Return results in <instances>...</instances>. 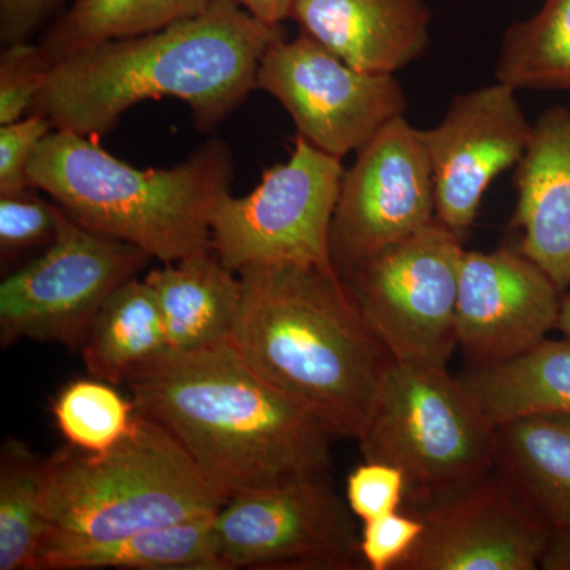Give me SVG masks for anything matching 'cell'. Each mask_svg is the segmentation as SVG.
Here are the masks:
<instances>
[{
	"instance_id": "12",
	"label": "cell",
	"mask_w": 570,
	"mask_h": 570,
	"mask_svg": "<svg viewBox=\"0 0 570 570\" xmlns=\"http://www.w3.org/2000/svg\"><path fill=\"white\" fill-rule=\"evenodd\" d=\"M436 220V190L423 130L393 119L356 153L333 216L332 261L346 277Z\"/></svg>"
},
{
	"instance_id": "35",
	"label": "cell",
	"mask_w": 570,
	"mask_h": 570,
	"mask_svg": "<svg viewBox=\"0 0 570 570\" xmlns=\"http://www.w3.org/2000/svg\"><path fill=\"white\" fill-rule=\"evenodd\" d=\"M557 330L562 336L569 337L570 340V288L566 294H562L560 318H558Z\"/></svg>"
},
{
	"instance_id": "22",
	"label": "cell",
	"mask_w": 570,
	"mask_h": 570,
	"mask_svg": "<svg viewBox=\"0 0 570 570\" xmlns=\"http://www.w3.org/2000/svg\"><path fill=\"white\" fill-rule=\"evenodd\" d=\"M170 351L153 288L137 277L116 288L94 317L80 347L92 377L126 384L135 371Z\"/></svg>"
},
{
	"instance_id": "10",
	"label": "cell",
	"mask_w": 570,
	"mask_h": 570,
	"mask_svg": "<svg viewBox=\"0 0 570 570\" xmlns=\"http://www.w3.org/2000/svg\"><path fill=\"white\" fill-rule=\"evenodd\" d=\"M354 519L322 474L227 499L212 532L227 570H352L363 562Z\"/></svg>"
},
{
	"instance_id": "34",
	"label": "cell",
	"mask_w": 570,
	"mask_h": 570,
	"mask_svg": "<svg viewBox=\"0 0 570 570\" xmlns=\"http://www.w3.org/2000/svg\"><path fill=\"white\" fill-rule=\"evenodd\" d=\"M257 20L279 26L291 20L292 0H235Z\"/></svg>"
},
{
	"instance_id": "1",
	"label": "cell",
	"mask_w": 570,
	"mask_h": 570,
	"mask_svg": "<svg viewBox=\"0 0 570 570\" xmlns=\"http://www.w3.org/2000/svg\"><path fill=\"white\" fill-rule=\"evenodd\" d=\"M126 385L137 411L160 423L225 499L330 474L336 434L258 376L232 340L167 351Z\"/></svg>"
},
{
	"instance_id": "16",
	"label": "cell",
	"mask_w": 570,
	"mask_h": 570,
	"mask_svg": "<svg viewBox=\"0 0 570 570\" xmlns=\"http://www.w3.org/2000/svg\"><path fill=\"white\" fill-rule=\"evenodd\" d=\"M291 20L367 73L395 75L430 48L425 0H292Z\"/></svg>"
},
{
	"instance_id": "17",
	"label": "cell",
	"mask_w": 570,
	"mask_h": 570,
	"mask_svg": "<svg viewBox=\"0 0 570 570\" xmlns=\"http://www.w3.org/2000/svg\"><path fill=\"white\" fill-rule=\"evenodd\" d=\"M513 224L520 250L558 285L570 288V110L550 108L532 126L517 165Z\"/></svg>"
},
{
	"instance_id": "5",
	"label": "cell",
	"mask_w": 570,
	"mask_h": 570,
	"mask_svg": "<svg viewBox=\"0 0 570 570\" xmlns=\"http://www.w3.org/2000/svg\"><path fill=\"white\" fill-rule=\"evenodd\" d=\"M227 501L178 441L137 411L129 433L104 453L75 448L45 460L43 512L75 538H122L213 515Z\"/></svg>"
},
{
	"instance_id": "28",
	"label": "cell",
	"mask_w": 570,
	"mask_h": 570,
	"mask_svg": "<svg viewBox=\"0 0 570 570\" xmlns=\"http://www.w3.org/2000/svg\"><path fill=\"white\" fill-rule=\"evenodd\" d=\"M31 189L0 194V253L13 257L32 247H48L58 232V205L48 204Z\"/></svg>"
},
{
	"instance_id": "32",
	"label": "cell",
	"mask_w": 570,
	"mask_h": 570,
	"mask_svg": "<svg viewBox=\"0 0 570 570\" xmlns=\"http://www.w3.org/2000/svg\"><path fill=\"white\" fill-rule=\"evenodd\" d=\"M66 0H0V41L7 45L31 41L63 11Z\"/></svg>"
},
{
	"instance_id": "8",
	"label": "cell",
	"mask_w": 570,
	"mask_h": 570,
	"mask_svg": "<svg viewBox=\"0 0 570 570\" xmlns=\"http://www.w3.org/2000/svg\"><path fill=\"white\" fill-rule=\"evenodd\" d=\"M463 236L434 220L344 277L371 332L393 362L448 366L459 347Z\"/></svg>"
},
{
	"instance_id": "9",
	"label": "cell",
	"mask_w": 570,
	"mask_h": 570,
	"mask_svg": "<svg viewBox=\"0 0 570 570\" xmlns=\"http://www.w3.org/2000/svg\"><path fill=\"white\" fill-rule=\"evenodd\" d=\"M151 258L140 247L81 227L58 206L55 242L0 284V344L32 340L80 348L108 296Z\"/></svg>"
},
{
	"instance_id": "15",
	"label": "cell",
	"mask_w": 570,
	"mask_h": 570,
	"mask_svg": "<svg viewBox=\"0 0 570 570\" xmlns=\"http://www.w3.org/2000/svg\"><path fill=\"white\" fill-rule=\"evenodd\" d=\"M562 294L520 249L466 250L456 299L459 346L474 366L524 354L557 328Z\"/></svg>"
},
{
	"instance_id": "6",
	"label": "cell",
	"mask_w": 570,
	"mask_h": 570,
	"mask_svg": "<svg viewBox=\"0 0 570 570\" xmlns=\"http://www.w3.org/2000/svg\"><path fill=\"white\" fill-rule=\"evenodd\" d=\"M497 428L448 366L392 362L356 441L363 460L403 471L420 510L489 478Z\"/></svg>"
},
{
	"instance_id": "33",
	"label": "cell",
	"mask_w": 570,
	"mask_h": 570,
	"mask_svg": "<svg viewBox=\"0 0 570 570\" xmlns=\"http://www.w3.org/2000/svg\"><path fill=\"white\" fill-rule=\"evenodd\" d=\"M539 569L570 570V527L551 532Z\"/></svg>"
},
{
	"instance_id": "2",
	"label": "cell",
	"mask_w": 570,
	"mask_h": 570,
	"mask_svg": "<svg viewBox=\"0 0 570 570\" xmlns=\"http://www.w3.org/2000/svg\"><path fill=\"white\" fill-rule=\"evenodd\" d=\"M287 37L235 0H214L163 31L108 40L56 63L31 112L58 130L99 137L145 100L189 105L198 132H212L257 89L265 51Z\"/></svg>"
},
{
	"instance_id": "18",
	"label": "cell",
	"mask_w": 570,
	"mask_h": 570,
	"mask_svg": "<svg viewBox=\"0 0 570 570\" xmlns=\"http://www.w3.org/2000/svg\"><path fill=\"white\" fill-rule=\"evenodd\" d=\"M213 517L105 540L51 530L36 570H227L214 547Z\"/></svg>"
},
{
	"instance_id": "4",
	"label": "cell",
	"mask_w": 570,
	"mask_h": 570,
	"mask_svg": "<svg viewBox=\"0 0 570 570\" xmlns=\"http://www.w3.org/2000/svg\"><path fill=\"white\" fill-rule=\"evenodd\" d=\"M234 176V153L217 138L175 167L141 170L85 135L55 129L29 164L33 189L50 195L71 220L163 264L213 250V212Z\"/></svg>"
},
{
	"instance_id": "3",
	"label": "cell",
	"mask_w": 570,
	"mask_h": 570,
	"mask_svg": "<svg viewBox=\"0 0 570 570\" xmlns=\"http://www.w3.org/2000/svg\"><path fill=\"white\" fill-rule=\"evenodd\" d=\"M232 343L258 376L309 409L337 439L362 433L393 362L336 269L250 265Z\"/></svg>"
},
{
	"instance_id": "7",
	"label": "cell",
	"mask_w": 570,
	"mask_h": 570,
	"mask_svg": "<svg viewBox=\"0 0 570 570\" xmlns=\"http://www.w3.org/2000/svg\"><path fill=\"white\" fill-rule=\"evenodd\" d=\"M344 174L341 159L295 135L291 159L266 168L253 193L220 198L214 254L235 273L265 264L335 269L330 236Z\"/></svg>"
},
{
	"instance_id": "14",
	"label": "cell",
	"mask_w": 570,
	"mask_h": 570,
	"mask_svg": "<svg viewBox=\"0 0 570 570\" xmlns=\"http://www.w3.org/2000/svg\"><path fill=\"white\" fill-rule=\"evenodd\" d=\"M415 515L425 528L396 570H535L553 532L497 471Z\"/></svg>"
},
{
	"instance_id": "29",
	"label": "cell",
	"mask_w": 570,
	"mask_h": 570,
	"mask_svg": "<svg viewBox=\"0 0 570 570\" xmlns=\"http://www.w3.org/2000/svg\"><path fill=\"white\" fill-rule=\"evenodd\" d=\"M406 494V478L392 464L365 461L347 475V505L362 523L397 512Z\"/></svg>"
},
{
	"instance_id": "25",
	"label": "cell",
	"mask_w": 570,
	"mask_h": 570,
	"mask_svg": "<svg viewBox=\"0 0 570 570\" xmlns=\"http://www.w3.org/2000/svg\"><path fill=\"white\" fill-rule=\"evenodd\" d=\"M497 80L513 89L570 91V0H546L502 37Z\"/></svg>"
},
{
	"instance_id": "11",
	"label": "cell",
	"mask_w": 570,
	"mask_h": 570,
	"mask_svg": "<svg viewBox=\"0 0 570 570\" xmlns=\"http://www.w3.org/2000/svg\"><path fill=\"white\" fill-rule=\"evenodd\" d=\"M257 89L279 100L296 135L337 159L358 153L407 107L393 75L356 70L303 32L265 51Z\"/></svg>"
},
{
	"instance_id": "31",
	"label": "cell",
	"mask_w": 570,
	"mask_h": 570,
	"mask_svg": "<svg viewBox=\"0 0 570 570\" xmlns=\"http://www.w3.org/2000/svg\"><path fill=\"white\" fill-rule=\"evenodd\" d=\"M52 129L50 119L37 112L0 126V194L31 189L29 164L37 146Z\"/></svg>"
},
{
	"instance_id": "13",
	"label": "cell",
	"mask_w": 570,
	"mask_h": 570,
	"mask_svg": "<svg viewBox=\"0 0 570 570\" xmlns=\"http://www.w3.org/2000/svg\"><path fill=\"white\" fill-rule=\"evenodd\" d=\"M531 135L512 86L497 81L456 96L442 121L423 130L439 223L464 238L491 183L520 164Z\"/></svg>"
},
{
	"instance_id": "21",
	"label": "cell",
	"mask_w": 570,
	"mask_h": 570,
	"mask_svg": "<svg viewBox=\"0 0 570 570\" xmlns=\"http://www.w3.org/2000/svg\"><path fill=\"white\" fill-rule=\"evenodd\" d=\"M494 426L532 414L570 415V340H543L530 351L460 376Z\"/></svg>"
},
{
	"instance_id": "30",
	"label": "cell",
	"mask_w": 570,
	"mask_h": 570,
	"mask_svg": "<svg viewBox=\"0 0 570 570\" xmlns=\"http://www.w3.org/2000/svg\"><path fill=\"white\" fill-rule=\"evenodd\" d=\"M423 520L415 513L397 512L363 523L360 551L373 570H396L422 535Z\"/></svg>"
},
{
	"instance_id": "19",
	"label": "cell",
	"mask_w": 570,
	"mask_h": 570,
	"mask_svg": "<svg viewBox=\"0 0 570 570\" xmlns=\"http://www.w3.org/2000/svg\"><path fill=\"white\" fill-rule=\"evenodd\" d=\"M145 281L159 303L170 351H202L230 340L243 283L214 250L164 264Z\"/></svg>"
},
{
	"instance_id": "23",
	"label": "cell",
	"mask_w": 570,
	"mask_h": 570,
	"mask_svg": "<svg viewBox=\"0 0 570 570\" xmlns=\"http://www.w3.org/2000/svg\"><path fill=\"white\" fill-rule=\"evenodd\" d=\"M214 0H73L40 37L52 63L108 40L163 31L204 13Z\"/></svg>"
},
{
	"instance_id": "24",
	"label": "cell",
	"mask_w": 570,
	"mask_h": 570,
	"mask_svg": "<svg viewBox=\"0 0 570 570\" xmlns=\"http://www.w3.org/2000/svg\"><path fill=\"white\" fill-rule=\"evenodd\" d=\"M45 460L20 439L0 450V570H36L51 527L43 512Z\"/></svg>"
},
{
	"instance_id": "26",
	"label": "cell",
	"mask_w": 570,
	"mask_h": 570,
	"mask_svg": "<svg viewBox=\"0 0 570 570\" xmlns=\"http://www.w3.org/2000/svg\"><path fill=\"white\" fill-rule=\"evenodd\" d=\"M59 433L71 448L104 453L115 448L134 425L137 407L116 385L100 379L70 382L52 401Z\"/></svg>"
},
{
	"instance_id": "20",
	"label": "cell",
	"mask_w": 570,
	"mask_h": 570,
	"mask_svg": "<svg viewBox=\"0 0 570 570\" xmlns=\"http://www.w3.org/2000/svg\"><path fill=\"white\" fill-rule=\"evenodd\" d=\"M494 471L551 530L570 527V415L532 414L499 425Z\"/></svg>"
},
{
	"instance_id": "27",
	"label": "cell",
	"mask_w": 570,
	"mask_h": 570,
	"mask_svg": "<svg viewBox=\"0 0 570 570\" xmlns=\"http://www.w3.org/2000/svg\"><path fill=\"white\" fill-rule=\"evenodd\" d=\"M55 63L32 41L7 45L0 52V126L31 112Z\"/></svg>"
}]
</instances>
